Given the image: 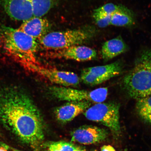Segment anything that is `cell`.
Instances as JSON below:
<instances>
[{
	"label": "cell",
	"mask_w": 151,
	"mask_h": 151,
	"mask_svg": "<svg viewBox=\"0 0 151 151\" xmlns=\"http://www.w3.org/2000/svg\"><path fill=\"white\" fill-rule=\"evenodd\" d=\"M0 120L24 142L33 147L44 139L42 116L27 94L14 88L0 91Z\"/></svg>",
	"instance_id": "obj_1"
},
{
	"label": "cell",
	"mask_w": 151,
	"mask_h": 151,
	"mask_svg": "<svg viewBox=\"0 0 151 151\" xmlns=\"http://www.w3.org/2000/svg\"><path fill=\"white\" fill-rule=\"evenodd\" d=\"M123 84L132 99L138 100L151 95V48L138 57L133 68L124 77Z\"/></svg>",
	"instance_id": "obj_2"
},
{
	"label": "cell",
	"mask_w": 151,
	"mask_h": 151,
	"mask_svg": "<svg viewBox=\"0 0 151 151\" xmlns=\"http://www.w3.org/2000/svg\"><path fill=\"white\" fill-rule=\"evenodd\" d=\"M0 41L5 51L22 64L36 63L37 40L18 28L0 26Z\"/></svg>",
	"instance_id": "obj_3"
},
{
	"label": "cell",
	"mask_w": 151,
	"mask_h": 151,
	"mask_svg": "<svg viewBox=\"0 0 151 151\" xmlns=\"http://www.w3.org/2000/svg\"><path fill=\"white\" fill-rule=\"evenodd\" d=\"M89 33L82 29L68 30L48 33L39 41L41 48L45 50H60L82 44L89 39Z\"/></svg>",
	"instance_id": "obj_4"
},
{
	"label": "cell",
	"mask_w": 151,
	"mask_h": 151,
	"mask_svg": "<svg viewBox=\"0 0 151 151\" xmlns=\"http://www.w3.org/2000/svg\"><path fill=\"white\" fill-rule=\"evenodd\" d=\"M120 106L114 103H100L89 107L83 113L88 120L100 123L118 135L120 131Z\"/></svg>",
	"instance_id": "obj_5"
},
{
	"label": "cell",
	"mask_w": 151,
	"mask_h": 151,
	"mask_svg": "<svg viewBox=\"0 0 151 151\" xmlns=\"http://www.w3.org/2000/svg\"><path fill=\"white\" fill-rule=\"evenodd\" d=\"M49 92L52 97L60 101H87L96 104L103 102L106 99L108 94L107 88L88 91L56 86L50 87Z\"/></svg>",
	"instance_id": "obj_6"
},
{
	"label": "cell",
	"mask_w": 151,
	"mask_h": 151,
	"mask_svg": "<svg viewBox=\"0 0 151 151\" xmlns=\"http://www.w3.org/2000/svg\"><path fill=\"white\" fill-rule=\"evenodd\" d=\"M122 69V63L120 61L106 65L85 68L81 71L80 80L88 86H97L120 75Z\"/></svg>",
	"instance_id": "obj_7"
},
{
	"label": "cell",
	"mask_w": 151,
	"mask_h": 151,
	"mask_svg": "<svg viewBox=\"0 0 151 151\" xmlns=\"http://www.w3.org/2000/svg\"><path fill=\"white\" fill-rule=\"evenodd\" d=\"M22 65L53 83L65 87L76 86L80 84V78L78 75L72 72L49 68L40 66L37 63H27Z\"/></svg>",
	"instance_id": "obj_8"
},
{
	"label": "cell",
	"mask_w": 151,
	"mask_h": 151,
	"mask_svg": "<svg viewBox=\"0 0 151 151\" xmlns=\"http://www.w3.org/2000/svg\"><path fill=\"white\" fill-rule=\"evenodd\" d=\"M107 136L106 130L92 125L81 126L71 133L72 141L85 145L101 142L106 139Z\"/></svg>",
	"instance_id": "obj_9"
},
{
	"label": "cell",
	"mask_w": 151,
	"mask_h": 151,
	"mask_svg": "<svg viewBox=\"0 0 151 151\" xmlns=\"http://www.w3.org/2000/svg\"><path fill=\"white\" fill-rule=\"evenodd\" d=\"M48 56L53 58H64L77 61H90L95 59L97 53L93 49L85 46H74L60 50H51Z\"/></svg>",
	"instance_id": "obj_10"
},
{
	"label": "cell",
	"mask_w": 151,
	"mask_h": 151,
	"mask_svg": "<svg viewBox=\"0 0 151 151\" xmlns=\"http://www.w3.org/2000/svg\"><path fill=\"white\" fill-rule=\"evenodd\" d=\"M0 5L13 19L24 22L34 17L31 0H0Z\"/></svg>",
	"instance_id": "obj_11"
},
{
	"label": "cell",
	"mask_w": 151,
	"mask_h": 151,
	"mask_svg": "<svg viewBox=\"0 0 151 151\" xmlns=\"http://www.w3.org/2000/svg\"><path fill=\"white\" fill-rule=\"evenodd\" d=\"M91 103L87 101H68L54 109L55 116L58 122L67 123L83 113L90 107Z\"/></svg>",
	"instance_id": "obj_12"
},
{
	"label": "cell",
	"mask_w": 151,
	"mask_h": 151,
	"mask_svg": "<svg viewBox=\"0 0 151 151\" xmlns=\"http://www.w3.org/2000/svg\"><path fill=\"white\" fill-rule=\"evenodd\" d=\"M50 28V24L46 19L33 17L24 21L18 29L36 40L39 41L48 33Z\"/></svg>",
	"instance_id": "obj_13"
},
{
	"label": "cell",
	"mask_w": 151,
	"mask_h": 151,
	"mask_svg": "<svg viewBox=\"0 0 151 151\" xmlns=\"http://www.w3.org/2000/svg\"><path fill=\"white\" fill-rule=\"evenodd\" d=\"M127 45L121 36L104 43L101 50L103 59L109 61L128 50Z\"/></svg>",
	"instance_id": "obj_14"
},
{
	"label": "cell",
	"mask_w": 151,
	"mask_h": 151,
	"mask_svg": "<svg viewBox=\"0 0 151 151\" xmlns=\"http://www.w3.org/2000/svg\"><path fill=\"white\" fill-rule=\"evenodd\" d=\"M135 17L133 11L123 5H120L111 17L110 25L129 27L134 24Z\"/></svg>",
	"instance_id": "obj_15"
},
{
	"label": "cell",
	"mask_w": 151,
	"mask_h": 151,
	"mask_svg": "<svg viewBox=\"0 0 151 151\" xmlns=\"http://www.w3.org/2000/svg\"><path fill=\"white\" fill-rule=\"evenodd\" d=\"M58 0H31L33 16L41 17L49 12Z\"/></svg>",
	"instance_id": "obj_16"
},
{
	"label": "cell",
	"mask_w": 151,
	"mask_h": 151,
	"mask_svg": "<svg viewBox=\"0 0 151 151\" xmlns=\"http://www.w3.org/2000/svg\"><path fill=\"white\" fill-rule=\"evenodd\" d=\"M136 109L141 118L151 124V95L137 100Z\"/></svg>",
	"instance_id": "obj_17"
},
{
	"label": "cell",
	"mask_w": 151,
	"mask_h": 151,
	"mask_svg": "<svg viewBox=\"0 0 151 151\" xmlns=\"http://www.w3.org/2000/svg\"><path fill=\"white\" fill-rule=\"evenodd\" d=\"M112 16L94 12L93 18L97 25L100 28H103L110 25Z\"/></svg>",
	"instance_id": "obj_18"
},
{
	"label": "cell",
	"mask_w": 151,
	"mask_h": 151,
	"mask_svg": "<svg viewBox=\"0 0 151 151\" xmlns=\"http://www.w3.org/2000/svg\"><path fill=\"white\" fill-rule=\"evenodd\" d=\"M119 6L112 3L107 4L96 9L94 12L112 16L117 10Z\"/></svg>",
	"instance_id": "obj_19"
},
{
	"label": "cell",
	"mask_w": 151,
	"mask_h": 151,
	"mask_svg": "<svg viewBox=\"0 0 151 151\" xmlns=\"http://www.w3.org/2000/svg\"><path fill=\"white\" fill-rule=\"evenodd\" d=\"M60 151H75L77 149L72 143L65 141H58L52 142Z\"/></svg>",
	"instance_id": "obj_20"
},
{
	"label": "cell",
	"mask_w": 151,
	"mask_h": 151,
	"mask_svg": "<svg viewBox=\"0 0 151 151\" xmlns=\"http://www.w3.org/2000/svg\"><path fill=\"white\" fill-rule=\"evenodd\" d=\"M101 151H116V150L110 145H104L101 147Z\"/></svg>",
	"instance_id": "obj_21"
},
{
	"label": "cell",
	"mask_w": 151,
	"mask_h": 151,
	"mask_svg": "<svg viewBox=\"0 0 151 151\" xmlns=\"http://www.w3.org/2000/svg\"><path fill=\"white\" fill-rule=\"evenodd\" d=\"M47 151H60V150L54 146L52 143H50L48 145V148Z\"/></svg>",
	"instance_id": "obj_22"
},
{
	"label": "cell",
	"mask_w": 151,
	"mask_h": 151,
	"mask_svg": "<svg viewBox=\"0 0 151 151\" xmlns=\"http://www.w3.org/2000/svg\"><path fill=\"white\" fill-rule=\"evenodd\" d=\"M0 151H7V148L4 147H0Z\"/></svg>",
	"instance_id": "obj_23"
},
{
	"label": "cell",
	"mask_w": 151,
	"mask_h": 151,
	"mask_svg": "<svg viewBox=\"0 0 151 151\" xmlns=\"http://www.w3.org/2000/svg\"><path fill=\"white\" fill-rule=\"evenodd\" d=\"M75 151H83L80 150V149H77V150Z\"/></svg>",
	"instance_id": "obj_24"
},
{
	"label": "cell",
	"mask_w": 151,
	"mask_h": 151,
	"mask_svg": "<svg viewBox=\"0 0 151 151\" xmlns=\"http://www.w3.org/2000/svg\"><path fill=\"white\" fill-rule=\"evenodd\" d=\"M91 151H98L96 150H92Z\"/></svg>",
	"instance_id": "obj_25"
},
{
	"label": "cell",
	"mask_w": 151,
	"mask_h": 151,
	"mask_svg": "<svg viewBox=\"0 0 151 151\" xmlns=\"http://www.w3.org/2000/svg\"><path fill=\"white\" fill-rule=\"evenodd\" d=\"M14 151H19V150H14Z\"/></svg>",
	"instance_id": "obj_26"
}]
</instances>
